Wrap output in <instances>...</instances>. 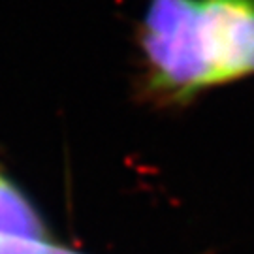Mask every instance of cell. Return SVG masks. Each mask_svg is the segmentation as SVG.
Instances as JSON below:
<instances>
[{
	"label": "cell",
	"mask_w": 254,
	"mask_h": 254,
	"mask_svg": "<svg viewBox=\"0 0 254 254\" xmlns=\"http://www.w3.org/2000/svg\"><path fill=\"white\" fill-rule=\"evenodd\" d=\"M134 38L154 102L187 104L254 75V0H147Z\"/></svg>",
	"instance_id": "cell-1"
},
{
	"label": "cell",
	"mask_w": 254,
	"mask_h": 254,
	"mask_svg": "<svg viewBox=\"0 0 254 254\" xmlns=\"http://www.w3.org/2000/svg\"><path fill=\"white\" fill-rule=\"evenodd\" d=\"M0 237L44 239L46 226L23 194L8 181H0Z\"/></svg>",
	"instance_id": "cell-2"
},
{
	"label": "cell",
	"mask_w": 254,
	"mask_h": 254,
	"mask_svg": "<svg viewBox=\"0 0 254 254\" xmlns=\"http://www.w3.org/2000/svg\"><path fill=\"white\" fill-rule=\"evenodd\" d=\"M0 254H79L64 247H57L44 239L0 237Z\"/></svg>",
	"instance_id": "cell-3"
},
{
	"label": "cell",
	"mask_w": 254,
	"mask_h": 254,
	"mask_svg": "<svg viewBox=\"0 0 254 254\" xmlns=\"http://www.w3.org/2000/svg\"><path fill=\"white\" fill-rule=\"evenodd\" d=\"M0 181H2V177H0Z\"/></svg>",
	"instance_id": "cell-4"
}]
</instances>
